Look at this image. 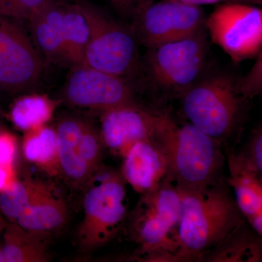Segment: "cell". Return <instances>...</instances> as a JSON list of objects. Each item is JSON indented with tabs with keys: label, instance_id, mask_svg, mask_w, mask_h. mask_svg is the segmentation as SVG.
<instances>
[{
	"label": "cell",
	"instance_id": "cell-24",
	"mask_svg": "<svg viewBox=\"0 0 262 262\" xmlns=\"http://www.w3.org/2000/svg\"><path fill=\"white\" fill-rule=\"evenodd\" d=\"M256 58L249 72L241 78H237V91L248 101L259 96L262 91L261 52Z\"/></svg>",
	"mask_w": 262,
	"mask_h": 262
},
{
	"label": "cell",
	"instance_id": "cell-20",
	"mask_svg": "<svg viewBox=\"0 0 262 262\" xmlns=\"http://www.w3.org/2000/svg\"><path fill=\"white\" fill-rule=\"evenodd\" d=\"M22 150L26 159L51 176L60 173L56 129L46 125L26 131Z\"/></svg>",
	"mask_w": 262,
	"mask_h": 262
},
{
	"label": "cell",
	"instance_id": "cell-23",
	"mask_svg": "<svg viewBox=\"0 0 262 262\" xmlns=\"http://www.w3.org/2000/svg\"><path fill=\"white\" fill-rule=\"evenodd\" d=\"M54 110V103L47 96L29 95L15 101L10 117L15 126L26 132L46 125L53 117Z\"/></svg>",
	"mask_w": 262,
	"mask_h": 262
},
{
	"label": "cell",
	"instance_id": "cell-12",
	"mask_svg": "<svg viewBox=\"0 0 262 262\" xmlns=\"http://www.w3.org/2000/svg\"><path fill=\"white\" fill-rule=\"evenodd\" d=\"M42 62L24 29L0 15V87L10 92L32 89L40 78Z\"/></svg>",
	"mask_w": 262,
	"mask_h": 262
},
{
	"label": "cell",
	"instance_id": "cell-8",
	"mask_svg": "<svg viewBox=\"0 0 262 262\" xmlns=\"http://www.w3.org/2000/svg\"><path fill=\"white\" fill-rule=\"evenodd\" d=\"M212 42L235 63L255 58L262 51V10L246 3L220 5L205 24Z\"/></svg>",
	"mask_w": 262,
	"mask_h": 262
},
{
	"label": "cell",
	"instance_id": "cell-22",
	"mask_svg": "<svg viewBox=\"0 0 262 262\" xmlns=\"http://www.w3.org/2000/svg\"><path fill=\"white\" fill-rule=\"evenodd\" d=\"M51 188L46 183L32 179L17 180L0 192V212L9 222H16L23 212Z\"/></svg>",
	"mask_w": 262,
	"mask_h": 262
},
{
	"label": "cell",
	"instance_id": "cell-5",
	"mask_svg": "<svg viewBox=\"0 0 262 262\" xmlns=\"http://www.w3.org/2000/svg\"><path fill=\"white\" fill-rule=\"evenodd\" d=\"M79 2L90 30L82 65L127 80L140 75L139 44L130 24L119 21L87 0Z\"/></svg>",
	"mask_w": 262,
	"mask_h": 262
},
{
	"label": "cell",
	"instance_id": "cell-17",
	"mask_svg": "<svg viewBox=\"0 0 262 262\" xmlns=\"http://www.w3.org/2000/svg\"><path fill=\"white\" fill-rule=\"evenodd\" d=\"M261 238L245 219L227 237L203 254L200 261L261 262Z\"/></svg>",
	"mask_w": 262,
	"mask_h": 262
},
{
	"label": "cell",
	"instance_id": "cell-25",
	"mask_svg": "<svg viewBox=\"0 0 262 262\" xmlns=\"http://www.w3.org/2000/svg\"><path fill=\"white\" fill-rule=\"evenodd\" d=\"M48 0H0V15L28 20L32 13Z\"/></svg>",
	"mask_w": 262,
	"mask_h": 262
},
{
	"label": "cell",
	"instance_id": "cell-13",
	"mask_svg": "<svg viewBox=\"0 0 262 262\" xmlns=\"http://www.w3.org/2000/svg\"><path fill=\"white\" fill-rule=\"evenodd\" d=\"M101 114L99 130L103 145L122 158L137 141L152 138L160 115L139 103Z\"/></svg>",
	"mask_w": 262,
	"mask_h": 262
},
{
	"label": "cell",
	"instance_id": "cell-27",
	"mask_svg": "<svg viewBox=\"0 0 262 262\" xmlns=\"http://www.w3.org/2000/svg\"><path fill=\"white\" fill-rule=\"evenodd\" d=\"M120 14L131 20L141 10L154 3V0H105Z\"/></svg>",
	"mask_w": 262,
	"mask_h": 262
},
{
	"label": "cell",
	"instance_id": "cell-3",
	"mask_svg": "<svg viewBox=\"0 0 262 262\" xmlns=\"http://www.w3.org/2000/svg\"><path fill=\"white\" fill-rule=\"evenodd\" d=\"M181 99L189 123L222 146L238 131L248 101L237 91V77L226 72L205 74Z\"/></svg>",
	"mask_w": 262,
	"mask_h": 262
},
{
	"label": "cell",
	"instance_id": "cell-11",
	"mask_svg": "<svg viewBox=\"0 0 262 262\" xmlns=\"http://www.w3.org/2000/svg\"><path fill=\"white\" fill-rule=\"evenodd\" d=\"M63 96L72 106L99 113L139 103L129 80L85 65L74 67Z\"/></svg>",
	"mask_w": 262,
	"mask_h": 262
},
{
	"label": "cell",
	"instance_id": "cell-4",
	"mask_svg": "<svg viewBox=\"0 0 262 262\" xmlns=\"http://www.w3.org/2000/svg\"><path fill=\"white\" fill-rule=\"evenodd\" d=\"M206 28L179 40L149 48L141 60V73L154 91L181 98L207 72L209 43Z\"/></svg>",
	"mask_w": 262,
	"mask_h": 262
},
{
	"label": "cell",
	"instance_id": "cell-16",
	"mask_svg": "<svg viewBox=\"0 0 262 262\" xmlns=\"http://www.w3.org/2000/svg\"><path fill=\"white\" fill-rule=\"evenodd\" d=\"M229 176L225 181L233 190L234 198L245 219L262 213V175L248 165L235 151L229 150Z\"/></svg>",
	"mask_w": 262,
	"mask_h": 262
},
{
	"label": "cell",
	"instance_id": "cell-29",
	"mask_svg": "<svg viewBox=\"0 0 262 262\" xmlns=\"http://www.w3.org/2000/svg\"><path fill=\"white\" fill-rule=\"evenodd\" d=\"M16 181L13 165H0V192L11 187Z\"/></svg>",
	"mask_w": 262,
	"mask_h": 262
},
{
	"label": "cell",
	"instance_id": "cell-26",
	"mask_svg": "<svg viewBox=\"0 0 262 262\" xmlns=\"http://www.w3.org/2000/svg\"><path fill=\"white\" fill-rule=\"evenodd\" d=\"M237 154L251 168L262 175V129L259 125L251 133L249 139Z\"/></svg>",
	"mask_w": 262,
	"mask_h": 262
},
{
	"label": "cell",
	"instance_id": "cell-31",
	"mask_svg": "<svg viewBox=\"0 0 262 262\" xmlns=\"http://www.w3.org/2000/svg\"><path fill=\"white\" fill-rule=\"evenodd\" d=\"M5 225H6V222H5L4 220L3 219V217H2L1 214H0V234H1V232H3ZM0 246H1V244H0Z\"/></svg>",
	"mask_w": 262,
	"mask_h": 262
},
{
	"label": "cell",
	"instance_id": "cell-7",
	"mask_svg": "<svg viewBox=\"0 0 262 262\" xmlns=\"http://www.w3.org/2000/svg\"><path fill=\"white\" fill-rule=\"evenodd\" d=\"M181 216L179 189L165 179L154 190L141 194L129 217L128 232L137 249H163L181 254L178 226Z\"/></svg>",
	"mask_w": 262,
	"mask_h": 262
},
{
	"label": "cell",
	"instance_id": "cell-21",
	"mask_svg": "<svg viewBox=\"0 0 262 262\" xmlns=\"http://www.w3.org/2000/svg\"><path fill=\"white\" fill-rule=\"evenodd\" d=\"M63 35L64 62L74 67L83 63L90 30L80 2L63 0Z\"/></svg>",
	"mask_w": 262,
	"mask_h": 262
},
{
	"label": "cell",
	"instance_id": "cell-10",
	"mask_svg": "<svg viewBox=\"0 0 262 262\" xmlns=\"http://www.w3.org/2000/svg\"><path fill=\"white\" fill-rule=\"evenodd\" d=\"M56 130L60 173L72 185L85 187L102 165L104 145L99 129L89 120L69 117Z\"/></svg>",
	"mask_w": 262,
	"mask_h": 262
},
{
	"label": "cell",
	"instance_id": "cell-18",
	"mask_svg": "<svg viewBox=\"0 0 262 262\" xmlns=\"http://www.w3.org/2000/svg\"><path fill=\"white\" fill-rule=\"evenodd\" d=\"M3 231L0 262H46L49 260L46 235L30 232L13 222L6 223Z\"/></svg>",
	"mask_w": 262,
	"mask_h": 262
},
{
	"label": "cell",
	"instance_id": "cell-28",
	"mask_svg": "<svg viewBox=\"0 0 262 262\" xmlns=\"http://www.w3.org/2000/svg\"><path fill=\"white\" fill-rule=\"evenodd\" d=\"M18 143L8 131L0 130V165H13Z\"/></svg>",
	"mask_w": 262,
	"mask_h": 262
},
{
	"label": "cell",
	"instance_id": "cell-1",
	"mask_svg": "<svg viewBox=\"0 0 262 262\" xmlns=\"http://www.w3.org/2000/svg\"><path fill=\"white\" fill-rule=\"evenodd\" d=\"M152 139L165 156L166 179L177 188L201 189L225 182L223 147L192 124L179 125L160 113Z\"/></svg>",
	"mask_w": 262,
	"mask_h": 262
},
{
	"label": "cell",
	"instance_id": "cell-9",
	"mask_svg": "<svg viewBox=\"0 0 262 262\" xmlns=\"http://www.w3.org/2000/svg\"><path fill=\"white\" fill-rule=\"evenodd\" d=\"M206 20L201 6L163 0L141 10L130 26L139 44L149 49L192 35L206 28Z\"/></svg>",
	"mask_w": 262,
	"mask_h": 262
},
{
	"label": "cell",
	"instance_id": "cell-19",
	"mask_svg": "<svg viewBox=\"0 0 262 262\" xmlns=\"http://www.w3.org/2000/svg\"><path fill=\"white\" fill-rule=\"evenodd\" d=\"M67 216L65 201L51 187L23 212L16 222L30 232L47 235L61 229Z\"/></svg>",
	"mask_w": 262,
	"mask_h": 262
},
{
	"label": "cell",
	"instance_id": "cell-15",
	"mask_svg": "<svg viewBox=\"0 0 262 262\" xmlns=\"http://www.w3.org/2000/svg\"><path fill=\"white\" fill-rule=\"evenodd\" d=\"M27 20L34 42L46 62L64 61L63 0H48Z\"/></svg>",
	"mask_w": 262,
	"mask_h": 262
},
{
	"label": "cell",
	"instance_id": "cell-2",
	"mask_svg": "<svg viewBox=\"0 0 262 262\" xmlns=\"http://www.w3.org/2000/svg\"><path fill=\"white\" fill-rule=\"evenodd\" d=\"M178 238L184 261H200L245 220L227 182L195 189H179Z\"/></svg>",
	"mask_w": 262,
	"mask_h": 262
},
{
	"label": "cell",
	"instance_id": "cell-6",
	"mask_svg": "<svg viewBox=\"0 0 262 262\" xmlns=\"http://www.w3.org/2000/svg\"><path fill=\"white\" fill-rule=\"evenodd\" d=\"M84 188L77 237L82 249L92 251L107 244L122 229L127 215L126 182L120 171L101 165Z\"/></svg>",
	"mask_w": 262,
	"mask_h": 262
},
{
	"label": "cell",
	"instance_id": "cell-30",
	"mask_svg": "<svg viewBox=\"0 0 262 262\" xmlns=\"http://www.w3.org/2000/svg\"><path fill=\"white\" fill-rule=\"evenodd\" d=\"M183 3H188V4L198 5L201 6L203 5L214 4L219 2L225 1V0H179ZM244 1V0H236V2Z\"/></svg>",
	"mask_w": 262,
	"mask_h": 262
},
{
	"label": "cell",
	"instance_id": "cell-14",
	"mask_svg": "<svg viewBox=\"0 0 262 262\" xmlns=\"http://www.w3.org/2000/svg\"><path fill=\"white\" fill-rule=\"evenodd\" d=\"M122 159V177L140 194L154 190L166 179L165 156L152 138L133 144Z\"/></svg>",
	"mask_w": 262,
	"mask_h": 262
}]
</instances>
